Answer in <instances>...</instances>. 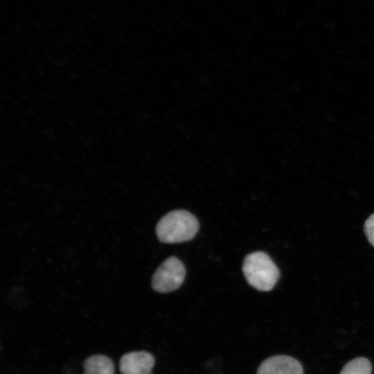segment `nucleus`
I'll return each mask as SVG.
<instances>
[{
	"label": "nucleus",
	"mask_w": 374,
	"mask_h": 374,
	"mask_svg": "<svg viewBox=\"0 0 374 374\" xmlns=\"http://www.w3.org/2000/svg\"><path fill=\"white\" fill-rule=\"evenodd\" d=\"M154 364V357L145 351L131 352L124 355L120 360L122 374H152Z\"/></svg>",
	"instance_id": "obj_5"
},
{
	"label": "nucleus",
	"mask_w": 374,
	"mask_h": 374,
	"mask_svg": "<svg viewBox=\"0 0 374 374\" xmlns=\"http://www.w3.org/2000/svg\"><path fill=\"white\" fill-rule=\"evenodd\" d=\"M364 233L371 245L374 247V214L370 215L364 224Z\"/></svg>",
	"instance_id": "obj_8"
},
{
	"label": "nucleus",
	"mask_w": 374,
	"mask_h": 374,
	"mask_svg": "<svg viewBox=\"0 0 374 374\" xmlns=\"http://www.w3.org/2000/svg\"><path fill=\"white\" fill-rule=\"evenodd\" d=\"M199 229L197 218L185 210H175L162 217L156 226L158 239L164 243H179L193 239Z\"/></svg>",
	"instance_id": "obj_1"
},
{
	"label": "nucleus",
	"mask_w": 374,
	"mask_h": 374,
	"mask_svg": "<svg viewBox=\"0 0 374 374\" xmlns=\"http://www.w3.org/2000/svg\"><path fill=\"white\" fill-rule=\"evenodd\" d=\"M244 276L248 283L259 291H270L276 284L280 272L265 252L256 251L244 258L242 265Z\"/></svg>",
	"instance_id": "obj_2"
},
{
	"label": "nucleus",
	"mask_w": 374,
	"mask_h": 374,
	"mask_svg": "<svg viewBox=\"0 0 374 374\" xmlns=\"http://www.w3.org/2000/svg\"><path fill=\"white\" fill-rule=\"evenodd\" d=\"M303 367L296 359L287 355H276L264 360L257 374H303Z\"/></svg>",
	"instance_id": "obj_4"
},
{
	"label": "nucleus",
	"mask_w": 374,
	"mask_h": 374,
	"mask_svg": "<svg viewBox=\"0 0 374 374\" xmlns=\"http://www.w3.org/2000/svg\"><path fill=\"white\" fill-rule=\"evenodd\" d=\"M186 276V269L183 262L175 256L165 260L157 268L152 278L154 290L161 293H168L179 288Z\"/></svg>",
	"instance_id": "obj_3"
},
{
	"label": "nucleus",
	"mask_w": 374,
	"mask_h": 374,
	"mask_svg": "<svg viewBox=\"0 0 374 374\" xmlns=\"http://www.w3.org/2000/svg\"><path fill=\"white\" fill-rule=\"evenodd\" d=\"M84 374H114L112 361L102 355H93L84 362Z\"/></svg>",
	"instance_id": "obj_6"
},
{
	"label": "nucleus",
	"mask_w": 374,
	"mask_h": 374,
	"mask_svg": "<svg viewBox=\"0 0 374 374\" xmlns=\"http://www.w3.org/2000/svg\"><path fill=\"white\" fill-rule=\"evenodd\" d=\"M371 362L364 357H357L348 362L339 374H371Z\"/></svg>",
	"instance_id": "obj_7"
}]
</instances>
